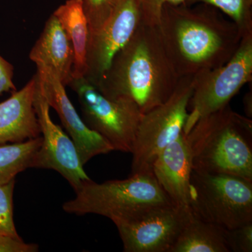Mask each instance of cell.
<instances>
[{
  "label": "cell",
  "instance_id": "cell-16",
  "mask_svg": "<svg viewBox=\"0 0 252 252\" xmlns=\"http://www.w3.org/2000/svg\"><path fill=\"white\" fill-rule=\"evenodd\" d=\"M72 44L74 63L72 79L85 77L89 26L82 0H67L53 13Z\"/></svg>",
  "mask_w": 252,
  "mask_h": 252
},
{
  "label": "cell",
  "instance_id": "cell-3",
  "mask_svg": "<svg viewBox=\"0 0 252 252\" xmlns=\"http://www.w3.org/2000/svg\"><path fill=\"white\" fill-rule=\"evenodd\" d=\"M187 136L194 171L252 180V119L229 104L202 117Z\"/></svg>",
  "mask_w": 252,
  "mask_h": 252
},
{
  "label": "cell",
  "instance_id": "cell-18",
  "mask_svg": "<svg viewBox=\"0 0 252 252\" xmlns=\"http://www.w3.org/2000/svg\"><path fill=\"white\" fill-rule=\"evenodd\" d=\"M41 142L39 136L19 143L0 144V185L15 180L18 174L32 167Z\"/></svg>",
  "mask_w": 252,
  "mask_h": 252
},
{
  "label": "cell",
  "instance_id": "cell-19",
  "mask_svg": "<svg viewBox=\"0 0 252 252\" xmlns=\"http://www.w3.org/2000/svg\"><path fill=\"white\" fill-rule=\"evenodd\" d=\"M214 6L237 25L243 35L252 32V0H185L186 5Z\"/></svg>",
  "mask_w": 252,
  "mask_h": 252
},
{
  "label": "cell",
  "instance_id": "cell-9",
  "mask_svg": "<svg viewBox=\"0 0 252 252\" xmlns=\"http://www.w3.org/2000/svg\"><path fill=\"white\" fill-rule=\"evenodd\" d=\"M193 216L189 207L159 205L112 220L125 252H170Z\"/></svg>",
  "mask_w": 252,
  "mask_h": 252
},
{
  "label": "cell",
  "instance_id": "cell-8",
  "mask_svg": "<svg viewBox=\"0 0 252 252\" xmlns=\"http://www.w3.org/2000/svg\"><path fill=\"white\" fill-rule=\"evenodd\" d=\"M252 79V32H250L244 34L238 50L228 63L195 76L185 134L202 117L229 104L230 99Z\"/></svg>",
  "mask_w": 252,
  "mask_h": 252
},
{
  "label": "cell",
  "instance_id": "cell-12",
  "mask_svg": "<svg viewBox=\"0 0 252 252\" xmlns=\"http://www.w3.org/2000/svg\"><path fill=\"white\" fill-rule=\"evenodd\" d=\"M36 74L50 107L59 114L63 127L75 144L83 165L96 156L110 153L114 148L102 136L84 122L68 97L65 86L48 66L36 65Z\"/></svg>",
  "mask_w": 252,
  "mask_h": 252
},
{
  "label": "cell",
  "instance_id": "cell-14",
  "mask_svg": "<svg viewBox=\"0 0 252 252\" xmlns=\"http://www.w3.org/2000/svg\"><path fill=\"white\" fill-rule=\"evenodd\" d=\"M36 74L23 89L0 102V144L19 143L41 136L34 107Z\"/></svg>",
  "mask_w": 252,
  "mask_h": 252
},
{
  "label": "cell",
  "instance_id": "cell-20",
  "mask_svg": "<svg viewBox=\"0 0 252 252\" xmlns=\"http://www.w3.org/2000/svg\"><path fill=\"white\" fill-rule=\"evenodd\" d=\"M89 33L98 29L124 0H82Z\"/></svg>",
  "mask_w": 252,
  "mask_h": 252
},
{
  "label": "cell",
  "instance_id": "cell-24",
  "mask_svg": "<svg viewBox=\"0 0 252 252\" xmlns=\"http://www.w3.org/2000/svg\"><path fill=\"white\" fill-rule=\"evenodd\" d=\"M38 250L36 244L25 243L20 236L0 234V252H36Z\"/></svg>",
  "mask_w": 252,
  "mask_h": 252
},
{
  "label": "cell",
  "instance_id": "cell-11",
  "mask_svg": "<svg viewBox=\"0 0 252 252\" xmlns=\"http://www.w3.org/2000/svg\"><path fill=\"white\" fill-rule=\"evenodd\" d=\"M141 22L140 0H124L98 29L89 33L84 78L97 84Z\"/></svg>",
  "mask_w": 252,
  "mask_h": 252
},
{
  "label": "cell",
  "instance_id": "cell-4",
  "mask_svg": "<svg viewBox=\"0 0 252 252\" xmlns=\"http://www.w3.org/2000/svg\"><path fill=\"white\" fill-rule=\"evenodd\" d=\"M76 196L63 205L64 212L83 216L94 214L111 220L127 218L159 205L172 204L153 172L130 175L122 180L83 182Z\"/></svg>",
  "mask_w": 252,
  "mask_h": 252
},
{
  "label": "cell",
  "instance_id": "cell-13",
  "mask_svg": "<svg viewBox=\"0 0 252 252\" xmlns=\"http://www.w3.org/2000/svg\"><path fill=\"white\" fill-rule=\"evenodd\" d=\"M193 162L185 132L158 155L152 172L158 183L174 205L189 207Z\"/></svg>",
  "mask_w": 252,
  "mask_h": 252
},
{
  "label": "cell",
  "instance_id": "cell-25",
  "mask_svg": "<svg viewBox=\"0 0 252 252\" xmlns=\"http://www.w3.org/2000/svg\"><path fill=\"white\" fill-rule=\"evenodd\" d=\"M14 71V66L0 56V95L17 91L13 81Z\"/></svg>",
  "mask_w": 252,
  "mask_h": 252
},
{
  "label": "cell",
  "instance_id": "cell-22",
  "mask_svg": "<svg viewBox=\"0 0 252 252\" xmlns=\"http://www.w3.org/2000/svg\"><path fill=\"white\" fill-rule=\"evenodd\" d=\"M226 239L230 252H252V222L227 229Z\"/></svg>",
  "mask_w": 252,
  "mask_h": 252
},
{
  "label": "cell",
  "instance_id": "cell-6",
  "mask_svg": "<svg viewBox=\"0 0 252 252\" xmlns=\"http://www.w3.org/2000/svg\"><path fill=\"white\" fill-rule=\"evenodd\" d=\"M195 77L180 78L172 95L141 118L130 153V175L152 172L158 155L184 132Z\"/></svg>",
  "mask_w": 252,
  "mask_h": 252
},
{
  "label": "cell",
  "instance_id": "cell-17",
  "mask_svg": "<svg viewBox=\"0 0 252 252\" xmlns=\"http://www.w3.org/2000/svg\"><path fill=\"white\" fill-rule=\"evenodd\" d=\"M226 228L193 217L170 252H230Z\"/></svg>",
  "mask_w": 252,
  "mask_h": 252
},
{
  "label": "cell",
  "instance_id": "cell-10",
  "mask_svg": "<svg viewBox=\"0 0 252 252\" xmlns=\"http://www.w3.org/2000/svg\"><path fill=\"white\" fill-rule=\"evenodd\" d=\"M34 94V107L40 127L42 142L36 152L32 167L50 169L59 172L77 191L83 182L91 180L86 173L75 144L59 125H56L50 116L49 103L37 74Z\"/></svg>",
  "mask_w": 252,
  "mask_h": 252
},
{
  "label": "cell",
  "instance_id": "cell-7",
  "mask_svg": "<svg viewBox=\"0 0 252 252\" xmlns=\"http://www.w3.org/2000/svg\"><path fill=\"white\" fill-rule=\"evenodd\" d=\"M68 86L77 94L86 125L114 151L130 153L143 115L137 104L128 97L105 95L84 77L72 79Z\"/></svg>",
  "mask_w": 252,
  "mask_h": 252
},
{
  "label": "cell",
  "instance_id": "cell-1",
  "mask_svg": "<svg viewBox=\"0 0 252 252\" xmlns=\"http://www.w3.org/2000/svg\"><path fill=\"white\" fill-rule=\"evenodd\" d=\"M158 29L180 78L223 65L235 54L243 36L231 19L206 4H165Z\"/></svg>",
  "mask_w": 252,
  "mask_h": 252
},
{
  "label": "cell",
  "instance_id": "cell-26",
  "mask_svg": "<svg viewBox=\"0 0 252 252\" xmlns=\"http://www.w3.org/2000/svg\"><path fill=\"white\" fill-rule=\"evenodd\" d=\"M244 103H245V112H246L247 114H248V117H247L251 118L252 115L251 93H250V94H248L245 96Z\"/></svg>",
  "mask_w": 252,
  "mask_h": 252
},
{
  "label": "cell",
  "instance_id": "cell-2",
  "mask_svg": "<svg viewBox=\"0 0 252 252\" xmlns=\"http://www.w3.org/2000/svg\"><path fill=\"white\" fill-rule=\"evenodd\" d=\"M180 79L164 47L158 26L141 22L94 86L109 97L132 99L144 114L165 102Z\"/></svg>",
  "mask_w": 252,
  "mask_h": 252
},
{
  "label": "cell",
  "instance_id": "cell-15",
  "mask_svg": "<svg viewBox=\"0 0 252 252\" xmlns=\"http://www.w3.org/2000/svg\"><path fill=\"white\" fill-rule=\"evenodd\" d=\"M29 58L36 65L51 67L64 86L72 80L74 63L72 44L54 14L46 21Z\"/></svg>",
  "mask_w": 252,
  "mask_h": 252
},
{
  "label": "cell",
  "instance_id": "cell-21",
  "mask_svg": "<svg viewBox=\"0 0 252 252\" xmlns=\"http://www.w3.org/2000/svg\"><path fill=\"white\" fill-rule=\"evenodd\" d=\"M15 180L0 185V234L19 237L14 220Z\"/></svg>",
  "mask_w": 252,
  "mask_h": 252
},
{
  "label": "cell",
  "instance_id": "cell-5",
  "mask_svg": "<svg viewBox=\"0 0 252 252\" xmlns=\"http://www.w3.org/2000/svg\"><path fill=\"white\" fill-rule=\"evenodd\" d=\"M189 208L195 218L226 229L252 222V180L193 170Z\"/></svg>",
  "mask_w": 252,
  "mask_h": 252
},
{
  "label": "cell",
  "instance_id": "cell-23",
  "mask_svg": "<svg viewBox=\"0 0 252 252\" xmlns=\"http://www.w3.org/2000/svg\"><path fill=\"white\" fill-rule=\"evenodd\" d=\"M142 23L149 26H158L162 6L165 4L181 5L185 0H140Z\"/></svg>",
  "mask_w": 252,
  "mask_h": 252
}]
</instances>
